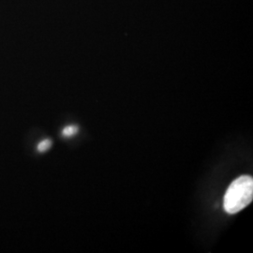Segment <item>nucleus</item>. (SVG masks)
Listing matches in <instances>:
<instances>
[{
    "mask_svg": "<svg viewBox=\"0 0 253 253\" xmlns=\"http://www.w3.org/2000/svg\"><path fill=\"white\" fill-rule=\"evenodd\" d=\"M77 132H78V126L72 125V126L64 127L62 135L64 137H72V136L75 135Z\"/></svg>",
    "mask_w": 253,
    "mask_h": 253,
    "instance_id": "2",
    "label": "nucleus"
},
{
    "mask_svg": "<svg viewBox=\"0 0 253 253\" xmlns=\"http://www.w3.org/2000/svg\"><path fill=\"white\" fill-rule=\"evenodd\" d=\"M52 145V141L50 139H45L42 142H41L38 145V150L39 152H45L46 150H48Z\"/></svg>",
    "mask_w": 253,
    "mask_h": 253,
    "instance_id": "3",
    "label": "nucleus"
},
{
    "mask_svg": "<svg viewBox=\"0 0 253 253\" xmlns=\"http://www.w3.org/2000/svg\"><path fill=\"white\" fill-rule=\"evenodd\" d=\"M253 199V179L250 175H241L228 188L223 207L228 214H236L247 208Z\"/></svg>",
    "mask_w": 253,
    "mask_h": 253,
    "instance_id": "1",
    "label": "nucleus"
}]
</instances>
